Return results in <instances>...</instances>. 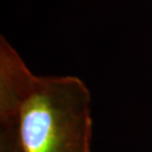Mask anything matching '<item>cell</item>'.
<instances>
[{
    "label": "cell",
    "mask_w": 152,
    "mask_h": 152,
    "mask_svg": "<svg viewBox=\"0 0 152 152\" xmlns=\"http://www.w3.org/2000/svg\"><path fill=\"white\" fill-rule=\"evenodd\" d=\"M91 94L74 75L34 73L0 37V152H91Z\"/></svg>",
    "instance_id": "obj_1"
}]
</instances>
